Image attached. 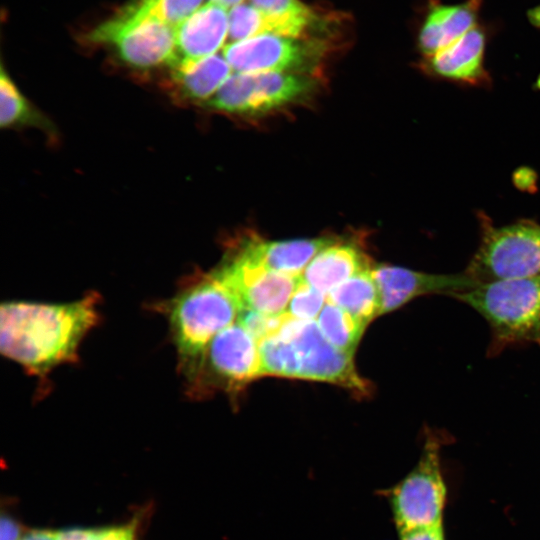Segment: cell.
I'll use <instances>...</instances> for the list:
<instances>
[{"mask_svg":"<svg viewBox=\"0 0 540 540\" xmlns=\"http://www.w3.org/2000/svg\"><path fill=\"white\" fill-rule=\"evenodd\" d=\"M95 295L67 303L6 302L0 308V349L32 375L71 362L98 319Z\"/></svg>","mask_w":540,"mask_h":540,"instance_id":"cell-1","label":"cell"},{"mask_svg":"<svg viewBox=\"0 0 540 540\" xmlns=\"http://www.w3.org/2000/svg\"><path fill=\"white\" fill-rule=\"evenodd\" d=\"M450 296L488 322L490 356L515 345L540 346V275L479 283Z\"/></svg>","mask_w":540,"mask_h":540,"instance_id":"cell-2","label":"cell"},{"mask_svg":"<svg viewBox=\"0 0 540 540\" xmlns=\"http://www.w3.org/2000/svg\"><path fill=\"white\" fill-rule=\"evenodd\" d=\"M241 309L237 294L217 269L169 303L170 328L185 367L190 370L195 365L210 341L236 321Z\"/></svg>","mask_w":540,"mask_h":540,"instance_id":"cell-3","label":"cell"},{"mask_svg":"<svg viewBox=\"0 0 540 540\" xmlns=\"http://www.w3.org/2000/svg\"><path fill=\"white\" fill-rule=\"evenodd\" d=\"M481 236L464 273L479 283L540 275V224L524 219L494 226L481 214Z\"/></svg>","mask_w":540,"mask_h":540,"instance_id":"cell-4","label":"cell"},{"mask_svg":"<svg viewBox=\"0 0 540 540\" xmlns=\"http://www.w3.org/2000/svg\"><path fill=\"white\" fill-rule=\"evenodd\" d=\"M443 443V436L429 431L417 465L388 493L399 533L442 524L447 492L440 462Z\"/></svg>","mask_w":540,"mask_h":540,"instance_id":"cell-5","label":"cell"},{"mask_svg":"<svg viewBox=\"0 0 540 540\" xmlns=\"http://www.w3.org/2000/svg\"><path fill=\"white\" fill-rule=\"evenodd\" d=\"M90 42L111 46L132 68L148 70L175 62V27L122 8L87 35Z\"/></svg>","mask_w":540,"mask_h":540,"instance_id":"cell-6","label":"cell"},{"mask_svg":"<svg viewBox=\"0 0 540 540\" xmlns=\"http://www.w3.org/2000/svg\"><path fill=\"white\" fill-rule=\"evenodd\" d=\"M287 340L293 347L297 379L333 383L367 396L371 387L354 365L353 354L331 344L321 332L316 320H299L285 313L278 331L273 335Z\"/></svg>","mask_w":540,"mask_h":540,"instance_id":"cell-7","label":"cell"},{"mask_svg":"<svg viewBox=\"0 0 540 540\" xmlns=\"http://www.w3.org/2000/svg\"><path fill=\"white\" fill-rule=\"evenodd\" d=\"M311 84L308 78L293 72H235L205 106L232 114L263 113L300 98Z\"/></svg>","mask_w":540,"mask_h":540,"instance_id":"cell-8","label":"cell"},{"mask_svg":"<svg viewBox=\"0 0 540 540\" xmlns=\"http://www.w3.org/2000/svg\"><path fill=\"white\" fill-rule=\"evenodd\" d=\"M190 371L216 388L239 391L262 376L259 343L235 321L210 341Z\"/></svg>","mask_w":540,"mask_h":540,"instance_id":"cell-9","label":"cell"},{"mask_svg":"<svg viewBox=\"0 0 540 540\" xmlns=\"http://www.w3.org/2000/svg\"><path fill=\"white\" fill-rule=\"evenodd\" d=\"M316 46L302 38L263 33L225 45L222 55L236 73L293 72L316 57Z\"/></svg>","mask_w":540,"mask_h":540,"instance_id":"cell-10","label":"cell"},{"mask_svg":"<svg viewBox=\"0 0 540 540\" xmlns=\"http://www.w3.org/2000/svg\"><path fill=\"white\" fill-rule=\"evenodd\" d=\"M237 294L242 309L281 315L301 282V275L271 271L248 263L239 256L217 269Z\"/></svg>","mask_w":540,"mask_h":540,"instance_id":"cell-11","label":"cell"},{"mask_svg":"<svg viewBox=\"0 0 540 540\" xmlns=\"http://www.w3.org/2000/svg\"><path fill=\"white\" fill-rule=\"evenodd\" d=\"M380 298V315L394 311L416 297L428 294L451 295L478 283L464 272L456 275L430 274L380 264L372 268Z\"/></svg>","mask_w":540,"mask_h":540,"instance_id":"cell-12","label":"cell"},{"mask_svg":"<svg viewBox=\"0 0 540 540\" xmlns=\"http://www.w3.org/2000/svg\"><path fill=\"white\" fill-rule=\"evenodd\" d=\"M228 9L208 1L175 27V66L216 54L228 37Z\"/></svg>","mask_w":540,"mask_h":540,"instance_id":"cell-13","label":"cell"},{"mask_svg":"<svg viewBox=\"0 0 540 540\" xmlns=\"http://www.w3.org/2000/svg\"><path fill=\"white\" fill-rule=\"evenodd\" d=\"M484 50L485 34L481 27L476 25L447 47L424 57L423 67L431 75L457 83L488 84Z\"/></svg>","mask_w":540,"mask_h":540,"instance_id":"cell-14","label":"cell"},{"mask_svg":"<svg viewBox=\"0 0 540 540\" xmlns=\"http://www.w3.org/2000/svg\"><path fill=\"white\" fill-rule=\"evenodd\" d=\"M332 243L329 238L284 241L254 239L245 243L237 256L271 271L300 276L309 262Z\"/></svg>","mask_w":540,"mask_h":540,"instance_id":"cell-15","label":"cell"},{"mask_svg":"<svg viewBox=\"0 0 540 540\" xmlns=\"http://www.w3.org/2000/svg\"><path fill=\"white\" fill-rule=\"evenodd\" d=\"M481 0L461 4H432L418 35V47L429 57L476 26Z\"/></svg>","mask_w":540,"mask_h":540,"instance_id":"cell-16","label":"cell"},{"mask_svg":"<svg viewBox=\"0 0 540 540\" xmlns=\"http://www.w3.org/2000/svg\"><path fill=\"white\" fill-rule=\"evenodd\" d=\"M369 269L366 255L357 247L333 242L309 262L301 280L327 296L349 278Z\"/></svg>","mask_w":540,"mask_h":540,"instance_id":"cell-17","label":"cell"},{"mask_svg":"<svg viewBox=\"0 0 540 540\" xmlns=\"http://www.w3.org/2000/svg\"><path fill=\"white\" fill-rule=\"evenodd\" d=\"M172 77L181 98L207 101L231 76V66L223 55L175 66Z\"/></svg>","mask_w":540,"mask_h":540,"instance_id":"cell-18","label":"cell"},{"mask_svg":"<svg viewBox=\"0 0 540 540\" xmlns=\"http://www.w3.org/2000/svg\"><path fill=\"white\" fill-rule=\"evenodd\" d=\"M326 300L345 310L367 326L380 316L379 292L372 268L349 278L327 296Z\"/></svg>","mask_w":540,"mask_h":540,"instance_id":"cell-19","label":"cell"},{"mask_svg":"<svg viewBox=\"0 0 540 540\" xmlns=\"http://www.w3.org/2000/svg\"><path fill=\"white\" fill-rule=\"evenodd\" d=\"M267 21L269 33L302 38L316 21L314 12L299 0H250Z\"/></svg>","mask_w":540,"mask_h":540,"instance_id":"cell-20","label":"cell"},{"mask_svg":"<svg viewBox=\"0 0 540 540\" xmlns=\"http://www.w3.org/2000/svg\"><path fill=\"white\" fill-rule=\"evenodd\" d=\"M0 125L7 128L30 125L46 130L51 127L48 119L32 106L3 67L0 74Z\"/></svg>","mask_w":540,"mask_h":540,"instance_id":"cell-21","label":"cell"},{"mask_svg":"<svg viewBox=\"0 0 540 540\" xmlns=\"http://www.w3.org/2000/svg\"><path fill=\"white\" fill-rule=\"evenodd\" d=\"M325 338L336 348L353 354L366 328L345 310L326 301L316 319Z\"/></svg>","mask_w":540,"mask_h":540,"instance_id":"cell-22","label":"cell"},{"mask_svg":"<svg viewBox=\"0 0 540 540\" xmlns=\"http://www.w3.org/2000/svg\"><path fill=\"white\" fill-rule=\"evenodd\" d=\"M261 375L296 378L298 367L292 345L278 336L259 342Z\"/></svg>","mask_w":540,"mask_h":540,"instance_id":"cell-23","label":"cell"},{"mask_svg":"<svg viewBox=\"0 0 540 540\" xmlns=\"http://www.w3.org/2000/svg\"><path fill=\"white\" fill-rule=\"evenodd\" d=\"M203 2L204 0H134L125 8L135 14L153 17L176 27L200 8Z\"/></svg>","mask_w":540,"mask_h":540,"instance_id":"cell-24","label":"cell"},{"mask_svg":"<svg viewBox=\"0 0 540 540\" xmlns=\"http://www.w3.org/2000/svg\"><path fill=\"white\" fill-rule=\"evenodd\" d=\"M228 22V37L232 42L269 33L264 14L252 4L242 3L231 8L228 13Z\"/></svg>","mask_w":540,"mask_h":540,"instance_id":"cell-25","label":"cell"},{"mask_svg":"<svg viewBox=\"0 0 540 540\" xmlns=\"http://www.w3.org/2000/svg\"><path fill=\"white\" fill-rule=\"evenodd\" d=\"M326 301V295L301 280L290 299L286 313L299 320H315Z\"/></svg>","mask_w":540,"mask_h":540,"instance_id":"cell-26","label":"cell"},{"mask_svg":"<svg viewBox=\"0 0 540 540\" xmlns=\"http://www.w3.org/2000/svg\"><path fill=\"white\" fill-rule=\"evenodd\" d=\"M285 313L273 316L243 308L240 310L236 322L259 343L263 339L273 336L278 331L285 318Z\"/></svg>","mask_w":540,"mask_h":540,"instance_id":"cell-27","label":"cell"},{"mask_svg":"<svg viewBox=\"0 0 540 540\" xmlns=\"http://www.w3.org/2000/svg\"><path fill=\"white\" fill-rule=\"evenodd\" d=\"M140 516L122 525L104 527L96 530L95 540H139Z\"/></svg>","mask_w":540,"mask_h":540,"instance_id":"cell-28","label":"cell"},{"mask_svg":"<svg viewBox=\"0 0 540 540\" xmlns=\"http://www.w3.org/2000/svg\"><path fill=\"white\" fill-rule=\"evenodd\" d=\"M399 540H445L442 524L399 533Z\"/></svg>","mask_w":540,"mask_h":540,"instance_id":"cell-29","label":"cell"},{"mask_svg":"<svg viewBox=\"0 0 540 540\" xmlns=\"http://www.w3.org/2000/svg\"><path fill=\"white\" fill-rule=\"evenodd\" d=\"M1 540H19L21 538L22 528L20 524L11 516H1Z\"/></svg>","mask_w":540,"mask_h":540,"instance_id":"cell-30","label":"cell"},{"mask_svg":"<svg viewBox=\"0 0 540 540\" xmlns=\"http://www.w3.org/2000/svg\"><path fill=\"white\" fill-rule=\"evenodd\" d=\"M96 530L89 528H68L57 532L56 540H95Z\"/></svg>","mask_w":540,"mask_h":540,"instance_id":"cell-31","label":"cell"},{"mask_svg":"<svg viewBox=\"0 0 540 540\" xmlns=\"http://www.w3.org/2000/svg\"><path fill=\"white\" fill-rule=\"evenodd\" d=\"M56 534L51 530L37 529L24 533L19 540H56Z\"/></svg>","mask_w":540,"mask_h":540,"instance_id":"cell-32","label":"cell"},{"mask_svg":"<svg viewBox=\"0 0 540 540\" xmlns=\"http://www.w3.org/2000/svg\"><path fill=\"white\" fill-rule=\"evenodd\" d=\"M210 2H214L226 9H231L239 4H242L244 0H209Z\"/></svg>","mask_w":540,"mask_h":540,"instance_id":"cell-33","label":"cell"}]
</instances>
